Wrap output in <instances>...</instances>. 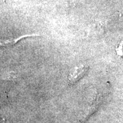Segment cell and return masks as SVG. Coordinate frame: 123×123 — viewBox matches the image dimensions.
Returning a JSON list of instances; mask_svg holds the SVG:
<instances>
[{"mask_svg": "<svg viewBox=\"0 0 123 123\" xmlns=\"http://www.w3.org/2000/svg\"><path fill=\"white\" fill-rule=\"evenodd\" d=\"M116 52L118 55L123 57V41L120 43V44L117 48Z\"/></svg>", "mask_w": 123, "mask_h": 123, "instance_id": "3", "label": "cell"}, {"mask_svg": "<svg viewBox=\"0 0 123 123\" xmlns=\"http://www.w3.org/2000/svg\"><path fill=\"white\" fill-rule=\"evenodd\" d=\"M39 35V34H28V35H22V36L19 37L17 38H15V39H11L9 40H6V41H1V45L2 46H9V45H12V44H14L16 43L17 42H18V41H19L20 39H22V38H26V37H31V36H38Z\"/></svg>", "mask_w": 123, "mask_h": 123, "instance_id": "2", "label": "cell"}, {"mask_svg": "<svg viewBox=\"0 0 123 123\" xmlns=\"http://www.w3.org/2000/svg\"><path fill=\"white\" fill-rule=\"evenodd\" d=\"M88 70V67L81 64L76 66L72 69L68 75V80L70 83H75L80 79L85 74Z\"/></svg>", "mask_w": 123, "mask_h": 123, "instance_id": "1", "label": "cell"}]
</instances>
